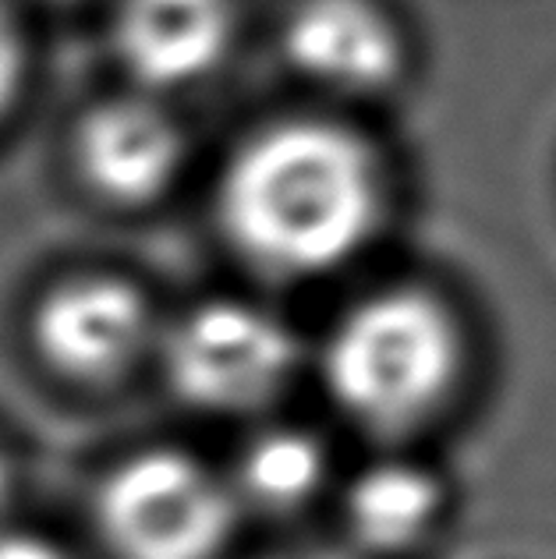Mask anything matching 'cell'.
<instances>
[{"mask_svg":"<svg viewBox=\"0 0 556 559\" xmlns=\"http://www.w3.org/2000/svg\"><path fill=\"white\" fill-rule=\"evenodd\" d=\"M383 167L358 131L287 117L230 150L216 178V230L270 280H312L351 262L383 219Z\"/></svg>","mask_w":556,"mask_h":559,"instance_id":"cell-1","label":"cell"},{"mask_svg":"<svg viewBox=\"0 0 556 559\" xmlns=\"http://www.w3.org/2000/svg\"><path fill=\"white\" fill-rule=\"evenodd\" d=\"M330 396L376 432L415 429L461 376V333L440 298L393 287L336 319L323 347Z\"/></svg>","mask_w":556,"mask_h":559,"instance_id":"cell-2","label":"cell"},{"mask_svg":"<svg viewBox=\"0 0 556 559\" xmlns=\"http://www.w3.org/2000/svg\"><path fill=\"white\" fill-rule=\"evenodd\" d=\"M230 489L181 450H142L110 471L96 521L114 559H216L234 532Z\"/></svg>","mask_w":556,"mask_h":559,"instance_id":"cell-3","label":"cell"},{"mask_svg":"<svg viewBox=\"0 0 556 559\" xmlns=\"http://www.w3.org/2000/svg\"><path fill=\"white\" fill-rule=\"evenodd\" d=\"M298 365L295 333L267 308L210 298L164 336V372L181 401L202 411H252L287 386Z\"/></svg>","mask_w":556,"mask_h":559,"instance_id":"cell-4","label":"cell"},{"mask_svg":"<svg viewBox=\"0 0 556 559\" xmlns=\"http://www.w3.org/2000/svg\"><path fill=\"white\" fill-rule=\"evenodd\" d=\"M28 336L50 372L82 386H104L135 369L150 350L153 308L135 280L79 270L39 294Z\"/></svg>","mask_w":556,"mask_h":559,"instance_id":"cell-5","label":"cell"},{"mask_svg":"<svg viewBox=\"0 0 556 559\" xmlns=\"http://www.w3.org/2000/svg\"><path fill=\"white\" fill-rule=\"evenodd\" d=\"M185 159L181 124L156 96L139 90L90 103L71 128V167L79 185L117 213L164 202Z\"/></svg>","mask_w":556,"mask_h":559,"instance_id":"cell-6","label":"cell"},{"mask_svg":"<svg viewBox=\"0 0 556 559\" xmlns=\"http://www.w3.org/2000/svg\"><path fill=\"white\" fill-rule=\"evenodd\" d=\"M238 0H117L110 47L139 93L188 90L221 68L238 39Z\"/></svg>","mask_w":556,"mask_h":559,"instance_id":"cell-7","label":"cell"},{"mask_svg":"<svg viewBox=\"0 0 556 559\" xmlns=\"http://www.w3.org/2000/svg\"><path fill=\"white\" fill-rule=\"evenodd\" d=\"M281 50L298 79L333 96H376L398 82L404 43L376 0H295Z\"/></svg>","mask_w":556,"mask_h":559,"instance_id":"cell-8","label":"cell"},{"mask_svg":"<svg viewBox=\"0 0 556 559\" xmlns=\"http://www.w3.org/2000/svg\"><path fill=\"white\" fill-rule=\"evenodd\" d=\"M440 510V481L412 464H376L351 485L347 496L351 532L379 552L415 546L436 527Z\"/></svg>","mask_w":556,"mask_h":559,"instance_id":"cell-9","label":"cell"},{"mask_svg":"<svg viewBox=\"0 0 556 559\" xmlns=\"http://www.w3.org/2000/svg\"><path fill=\"white\" fill-rule=\"evenodd\" d=\"M327 475V453L312 436L276 429L259 436L241 457L238 485L256 507L295 510L309 503Z\"/></svg>","mask_w":556,"mask_h":559,"instance_id":"cell-10","label":"cell"},{"mask_svg":"<svg viewBox=\"0 0 556 559\" xmlns=\"http://www.w3.org/2000/svg\"><path fill=\"white\" fill-rule=\"evenodd\" d=\"M28 36L19 22V14L8 8V0H0V124L8 121L19 107L28 82Z\"/></svg>","mask_w":556,"mask_h":559,"instance_id":"cell-11","label":"cell"},{"mask_svg":"<svg viewBox=\"0 0 556 559\" xmlns=\"http://www.w3.org/2000/svg\"><path fill=\"white\" fill-rule=\"evenodd\" d=\"M0 559H68L50 542L33 535H0Z\"/></svg>","mask_w":556,"mask_h":559,"instance_id":"cell-12","label":"cell"},{"mask_svg":"<svg viewBox=\"0 0 556 559\" xmlns=\"http://www.w3.org/2000/svg\"><path fill=\"white\" fill-rule=\"evenodd\" d=\"M8 496H11V464L4 453H0V507L8 503Z\"/></svg>","mask_w":556,"mask_h":559,"instance_id":"cell-13","label":"cell"}]
</instances>
